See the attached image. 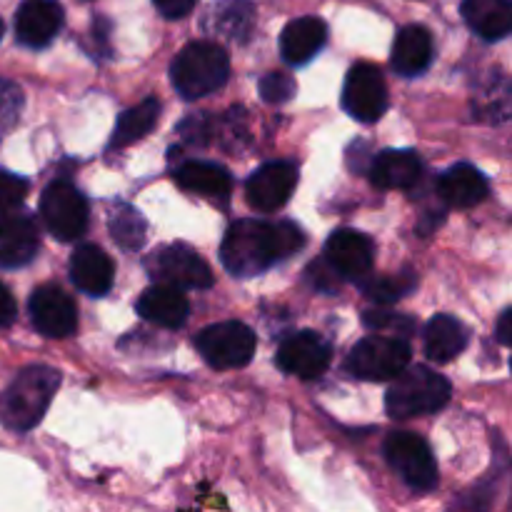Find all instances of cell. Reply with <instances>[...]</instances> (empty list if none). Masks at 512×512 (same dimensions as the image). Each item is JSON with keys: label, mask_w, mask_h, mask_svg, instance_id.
Listing matches in <instances>:
<instances>
[{"label": "cell", "mask_w": 512, "mask_h": 512, "mask_svg": "<svg viewBox=\"0 0 512 512\" xmlns=\"http://www.w3.org/2000/svg\"><path fill=\"white\" fill-rule=\"evenodd\" d=\"M305 245V235L293 223L243 218L225 230L220 260L235 278H255Z\"/></svg>", "instance_id": "1"}, {"label": "cell", "mask_w": 512, "mask_h": 512, "mask_svg": "<svg viewBox=\"0 0 512 512\" xmlns=\"http://www.w3.org/2000/svg\"><path fill=\"white\" fill-rule=\"evenodd\" d=\"M343 108L358 123H375L388 110V85L373 63H355L343 85Z\"/></svg>", "instance_id": "10"}, {"label": "cell", "mask_w": 512, "mask_h": 512, "mask_svg": "<svg viewBox=\"0 0 512 512\" xmlns=\"http://www.w3.org/2000/svg\"><path fill=\"white\" fill-rule=\"evenodd\" d=\"M510 320H512V310H505L498 320V340L503 345H510Z\"/></svg>", "instance_id": "37"}, {"label": "cell", "mask_w": 512, "mask_h": 512, "mask_svg": "<svg viewBox=\"0 0 512 512\" xmlns=\"http://www.w3.org/2000/svg\"><path fill=\"white\" fill-rule=\"evenodd\" d=\"M40 215L60 243H73L88 228V200L73 183H50L40 195Z\"/></svg>", "instance_id": "8"}, {"label": "cell", "mask_w": 512, "mask_h": 512, "mask_svg": "<svg viewBox=\"0 0 512 512\" xmlns=\"http://www.w3.org/2000/svg\"><path fill=\"white\" fill-rule=\"evenodd\" d=\"M413 350L408 338L398 335H370L363 338L348 355V373L368 383H383L393 380L403 368H408Z\"/></svg>", "instance_id": "5"}, {"label": "cell", "mask_w": 512, "mask_h": 512, "mask_svg": "<svg viewBox=\"0 0 512 512\" xmlns=\"http://www.w3.org/2000/svg\"><path fill=\"white\" fill-rule=\"evenodd\" d=\"M468 348V328L453 315H435L425 328V353L433 363H450Z\"/></svg>", "instance_id": "25"}, {"label": "cell", "mask_w": 512, "mask_h": 512, "mask_svg": "<svg viewBox=\"0 0 512 512\" xmlns=\"http://www.w3.org/2000/svg\"><path fill=\"white\" fill-rule=\"evenodd\" d=\"M153 3L163 18L178 20V18H185L188 13H193L198 0H153Z\"/></svg>", "instance_id": "35"}, {"label": "cell", "mask_w": 512, "mask_h": 512, "mask_svg": "<svg viewBox=\"0 0 512 512\" xmlns=\"http://www.w3.org/2000/svg\"><path fill=\"white\" fill-rule=\"evenodd\" d=\"M70 278L80 293L90 298H103L113 288L115 265L98 245H80L70 258Z\"/></svg>", "instance_id": "17"}, {"label": "cell", "mask_w": 512, "mask_h": 512, "mask_svg": "<svg viewBox=\"0 0 512 512\" xmlns=\"http://www.w3.org/2000/svg\"><path fill=\"white\" fill-rule=\"evenodd\" d=\"M333 348L313 330H300L285 338L278 348V368L295 378L313 380L328 370Z\"/></svg>", "instance_id": "11"}, {"label": "cell", "mask_w": 512, "mask_h": 512, "mask_svg": "<svg viewBox=\"0 0 512 512\" xmlns=\"http://www.w3.org/2000/svg\"><path fill=\"white\" fill-rule=\"evenodd\" d=\"M373 240L358 230L343 228L333 233L325 243V258L343 278L363 280L373 268Z\"/></svg>", "instance_id": "15"}, {"label": "cell", "mask_w": 512, "mask_h": 512, "mask_svg": "<svg viewBox=\"0 0 512 512\" xmlns=\"http://www.w3.org/2000/svg\"><path fill=\"white\" fill-rule=\"evenodd\" d=\"M260 95H263L265 103L270 105L288 103V100L295 95L293 75L280 73V70H273V73L263 75V78H260Z\"/></svg>", "instance_id": "32"}, {"label": "cell", "mask_w": 512, "mask_h": 512, "mask_svg": "<svg viewBox=\"0 0 512 512\" xmlns=\"http://www.w3.org/2000/svg\"><path fill=\"white\" fill-rule=\"evenodd\" d=\"M230 78L228 53L218 43L198 40L185 45L170 65V80L183 100H198L218 93Z\"/></svg>", "instance_id": "4"}, {"label": "cell", "mask_w": 512, "mask_h": 512, "mask_svg": "<svg viewBox=\"0 0 512 512\" xmlns=\"http://www.w3.org/2000/svg\"><path fill=\"white\" fill-rule=\"evenodd\" d=\"M363 323L365 328L375 330V333H398L400 338H408L415 330L413 318L400 313H388V310H365Z\"/></svg>", "instance_id": "30"}, {"label": "cell", "mask_w": 512, "mask_h": 512, "mask_svg": "<svg viewBox=\"0 0 512 512\" xmlns=\"http://www.w3.org/2000/svg\"><path fill=\"white\" fill-rule=\"evenodd\" d=\"M148 273L155 283H168L180 290H208L213 285V273L208 263L183 243L160 248L148 260Z\"/></svg>", "instance_id": "9"}, {"label": "cell", "mask_w": 512, "mask_h": 512, "mask_svg": "<svg viewBox=\"0 0 512 512\" xmlns=\"http://www.w3.org/2000/svg\"><path fill=\"white\" fill-rule=\"evenodd\" d=\"M255 333L245 323L225 320V323L208 325L195 338V348L203 355L205 363L215 370L245 368L255 355Z\"/></svg>", "instance_id": "6"}, {"label": "cell", "mask_w": 512, "mask_h": 512, "mask_svg": "<svg viewBox=\"0 0 512 512\" xmlns=\"http://www.w3.org/2000/svg\"><path fill=\"white\" fill-rule=\"evenodd\" d=\"M385 460L413 490L428 493L438 488V463L433 450L415 433H390L385 438Z\"/></svg>", "instance_id": "7"}, {"label": "cell", "mask_w": 512, "mask_h": 512, "mask_svg": "<svg viewBox=\"0 0 512 512\" xmlns=\"http://www.w3.org/2000/svg\"><path fill=\"white\" fill-rule=\"evenodd\" d=\"M415 285V278H408V275H400V278H370L365 283H360L363 293L368 298H373L375 303L390 305L395 300L403 298L405 293H410Z\"/></svg>", "instance_id": "29"}, {"label": "cell", "mask_w": 512, "mask_h": 512, "mask_svg": "<svg viewBox=\"0 0 512 512\" xmlns=\"http://www.w3.org/2000/svg\"><path fill=\"white\" fill-rule=\"evenodd\" d=\"M328 40V25L315 15H303V18L290 20L280 33V53L285 63L305 65L323 50Z\"/></svg>", "instance_id": "21"}, {"label": "cell", "mask_w": 512, "mask_h": 512, "mask_svg": "<svg viewBox=\"0 0 512 512\" xmlns=\"http://www.w3.org/2000/svg\"><path fill=\"white\" fill-rule=\"evenodd\" d=\"M63 28V5L58 0H25L15 13V38L28 48H45Z\"/></svg>", "instance_id": "14"}, {"label": "cell", "mask_w": 512, "mask_h": 512, "mask_svg": "<svg viewBox=\"0 0 512 512\" xmlns=\"http://www.w3.org/2000/svg\"><path fill=\"white\" fill-rule=\"evenodd\" d=\"M135 310H138L140 318L148 320V323L175 330L188 320L190 303L188 295L180 288H175V285L155 283L153 288L143 290V295H140L138 303H135Z\"/></svg>", "instance_id": "18"}, {"label": "cell", "mask_w": 512, "mask_h": 512, "mask_svg": "<svg viewBox=\"0 0 512 512\" xmlns=\"http://www.w3.org/2000/svg\"><path fill=\"white\" fill-rule=\"evenodd\" d=\"M255 8L250 0H218L210 8V25L223 38L235 40V43H245L253 30Z\"/></svg>", "instance_id": "27"}, {"label": "cell", "mask_w": 512, "mask_h": 512, "mask_svg": "<svg viewBox=\"0 0 512 512\" xmlns=\"http://www.w3.org/2000/svg\"><path fill=\"white\" fill-rule=\"evenodd\" d=\"M460 13L468 28L490 43L505 40L512 30L510 0H465Z\"/></svg>", "instance_id": "23"}, {"label": "cell", "mask_w": 512, "mask_h": 512, "mask_svg": "<svg viewBox=\"0 0 512 512\" xmlns=\"http://www.w3.org/2000/svg\"><path fill=\"white\" fill-rule=\"evenodd\" d=\"M453 398V385L448 378L425 365L403 368L393 378L388 395H385V410L390 418L408 420L420 418L443 410Z\"/></svg>", "instance_id": "3"}, {"label": "cell", "mask_w": 512, "mask_h": 512, "mask_svg": "<svg viewBox=\"0 0 512 512\" xmlns=\"http://www.w3.org/2000/svg\"><path fill=\"white\" fill-rule=\"evenodd\" d=\"M488 178L475 165L458 163L438 180V195L450 208H473L488 198Z\"/></svg>", "instance_id": "22"}, {"label": "cell", "mask_w": 512, "mask_h": 512, "mask_svg": "<svg viewBox=\"0 0 512 512\" xmlns=\"http://www.w3.org/2000/svg\"><path fill=\"white\" fill-rule=\"evenodd\" d=\"M28 188L30 185L25 178L8 173V170H0V218L20 208V203L28 195Z\"/></svg>", "instance_id": "31"}, {"label": "cell", "mask_w": 512, "mask_h": 512, "mask_svg": "<svg viewBox=\"0 0 512 512\" xmlns=\"http://www.w3.org/2000/svg\"><path fill=\"white\" fill-rule=\"evenodd\" d=\"M0 40H3V20H0Z\"/></svg>", "instance_id": "38"}, {"label": "cell", "mask_w": 512, "mask_h": 512, "mask_svg": "<svg viewBox=\"0 0 512 512\" xmlns=\"http://www.w3.org/2000/svg\"><path fill=\"white\" fill-rule=\"evenodd\" d=\"M60 388V373L48 365H30L15 375L0 395V423L15 433L35 428L48 413Z\"/></svg>", "instance_id": "2"}, {"label": "cell", "mask_w": 512, "mask_h": 512, "mask_svg": "<svg viewBox=\"0 0 512 512\" xmlns=\"http://www.w3.org/2000/svg\"><path fill=\"white\" fill-rule=\"evenodd\" d=\"M38 225L25 213L0 218V268H23L38 255Z\"/></svg>", "instance_id": "16"}, {"label": "cell", "mask_w": 512, "mask_h": 512, "mask_svg": "<svg viewBox=\"0 0 512 512\" xmlns=\"http://www.w3.org/2000/svg\"><path fill=\"white\" fill-rule=\"evenodd\" d=\"M175 183L185 193H193L210 200H225L230 195V188H233V180H230L228 170L215 163H205V160H190V163L180 165L175 170Z\"/></svg>", "instance_id": "24"}, {"label": "cell", "mask_w": 512, "mask_h": 512, "mask_svg": "<svg viewBox=\"0 0 512 512\" xmlns=\"http://www.w3.org/2000/svg\"><path fill=\"white\" fill-rule=\"evenodd\" d=\"M110 235L123 250L133 253L145 245V218L133 205H115L110 213Z\"/></svg>", "instance_id": "28"}, {"label": "cell", "mask_w": 512, "mask_h": 512, "mask_svg": "<svg viewBox=\"0 0 512 512\" xmlns=\"http://www.w3.org/2000/svg\"><path fill=\"white\" fill-rule=\"evenodd\" d=\"M30 318L45 338H68L78 330V308L58 285H40L30 295Z\"/></svg>", "instance_id": "12"}, {"label": "cell", "mask_w": 512, "mask_h": 512, "mask_svg": "<svg viewBox=\"0 0 512 512\" xmlns=\"http://www.w3.org/2000/svg\"><path fill=\"white\" fill-rule=\"evenodd\" d=\"M435 58L433 35L425 25H405L393 43L390 65L403 78H418L430 68Z\"/></svg>", "instance_id": "20"}, {"label": "cell", "mask_w": 512, "mask_h": 512, "mask_svg": "<svg viewBox=\"0 0 512 512\" xmlns=\"http://www.w3.org/2000/svg\"><path fill=\"white\" fill-rule=\"evenodd\" d=\"M295 185H298V168L288 160H275V163H265L250 175L245 193H248V203L260 213H275L283 208L293 195Z\"/></svg>", "instance_id": "13"}, {"label": "cell", "mask_w": 512, "mask_h": 512, "mask_svg": "<svg viewBox=\"0 0 512 512\" xmlns=\"http://www.w3.org/2000/svg\"><path fill=\"white\" fill-rule=\"evenodd\" d=\"M423 178V160L415 150H383L370 163V183L380 190H410Z\"/></svg>", "instance_id": "19"}, {"label": "cell", "mask_w": 512, "mask_h": 512, "mask_svg": "<svg viewBox=\"0 0 512 512\" xmlns=\"http://www.w3.org/2000/svg\"><path fill=\"white\" fill-rule=\"evenodd\" d=\"M160 118V103L155 98L143 100L135 108H128L118 118V125H115V133L110 138V150H123L128 145L143 140L150 130L158 125Z\"/></svg>", "instance_id": "26"}, {"label": "cell", "mask_w": 512, "mask_h": 512, "mask_svg": "<svg viewBox=\"0 0 512 512\" xmlns=\"http://www.w3.org/2000/svg\"><path fill=\"white\" fill-rule=\"evenodd\" d=\"M20 108H23V95L18 85L0 80V133L18 123Z\"/></svg>", "instance_id": "33"}, {"label": "cell", "mask_w": 512, "mask_h": 512, "mask_svg": "<svg viewBox=\"0 0 512 512\" xmlns=\"http://www.w3.org/2000/svg\"><path fill=\"white\" fill-rule=\"evenodd\" d=\"M308 275L310 280H313L315 288L325 290V293H335V290L340 288V280H343V275L328 263V258L315 260V263L308 268Z\"/></svg>", "instance_id": "34"}, {"label": "cell", "mask_w": 512, "mask_h": 512, "mask_svg": "<svg viewBox=\"0 0 512 512\" xmlns=\"http://www.w3.org/2000/svg\"><path fill=\"white\" fill-rule=\"evenodd\" d=\"M15 315H18V305H15L13 293L5 285H0V328L13 325Z\"/></svg>", "instance_id": "36"}]
</instances>
